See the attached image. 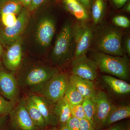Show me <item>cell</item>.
I'll use <instances>...</instances> for the list:
<instances>
[{
  "label": "cell",
  "mask_w": 130,
  "mask_h": 130,
  "mask_svg": "<svg viewBox=\"0 0 130 130\" xmlns=\"http://www.w3.org/2000/svg\"><path fill=\"white\" fill-rule=\"evenodd\" d=\"M59 72L56 67L35 62L22 64L15 75L20 88L37 94L50 79Z\"/></svg>",
  "instance_id": "obj_1"
},
{
  "label": "cell",
  "mask_w": 130,
  "mask_h": 130,
  "mask_svg": "<svg viewBox=\"0 0 130 130\" xmlns=\"http://www.w3.org/2000/svg\"><path fill=\"white\" fill-rule=\"evenodd\" d=\"M123 35V31L117 26L99 24L93 29L92 50L113 56H124L125 54L122 48Z\"/></svg>",
  "instance_id": "obj_2"
},
{
  "label": "cell",
  "mask_w": 130,
  "mask_h": 130,
  "mask_svg": "<svg viewBox=\"0 0 130 130\" xmlns=\"http://www.w3.org/2000/svg\"><path fill=\"white\" fill-rule=\"evenodd\" d=\"M75 51L72 25L70 21H67L56 37L50 54V60L54 64L59 67L64 66L71 62Z\"/></svg>",
  "instance_id": "obj_3"
},
{
  "label": "cell",
  "mask_w": 130,
  "mask_h": 130,
  "mask_svg": "<svg viewBox=\"0 0 130 130\" xmlns=\"http://www.w3.org/2000/svg\"><path fill=\"white\" fill-rule=\"evenodd\" d=\"M90 58L102 72L126 81L129 78L130 62L128 56H113L91 50Z\"/></svg>",
  "instance_id": "obj_4"
},
{
  "label": "cell",
  "mask_w": 130,
  "mask_h": 130,
  "mask_svg": "<svg viewBox=\"0 0 130 130\" xmlns=\"http://www.w3.org/2000/svg\"><path fill=\"white\" fill-rule=\"evenodd\" d=\"M30 12L28 9L24 7L18 15L17 21L14 25L0 29V43L3 47L6 48L22 37L29 21Z\"/></svg>",
  "instance_id": "obj_5"
},
{
  "label": "cell",
  "mask_w": 130,
  "mask_h": 130,
  "mask_svg": "<svg viewBox=\"0 0 130 130\" xmlns=\"http://www.w3.org/2000/svg\"><path fill=\"white\" fill-rule=\"evenodd\" d=\"M68 80L67 74L59 72L50 79L37 94L54 105L64 97Z\"/></svg>",
  "instance_id": "obj_6"
},
{
  "label": "cell",
  "mask_w": 130,
  "mask_h": 130,
  "mask_svg": "<svg viewBox=\"0 0 130 130\" xmlns=\"http://www.w3.org/2000/svg\"><path fill=\"white\" fill-rule=\"evenodd\" d=\"M56 30L55 19L51 16L42 17L38 22L34 37L36 43L43 50L48 49L51 46Z\"/></svg>",
  "instance_id": "obj_7"
},
{
  "label": "cell",
  "mask_w": 130,
  "mask_h": 130,
  "mask_svg": "<svg viewBox=\"0 0 130 130\" xmlns=\"http://www.w3.org/2000/svg\"><path fill=\"white\" fill-rule=\"evenodd\" d=\"M73 35L75 44L74 58L86 55L91 48L93 29L84 23L72 25Z\"/></svg>",
  "instance_id": "obj_8"
},
{
  "label": "cell",
  "mask_w": 130,
  "mask_h": 130,
  "mask_svg": "<svg viewBox=\"0 0 130 130\" xmlns=\"http://www.w3.org/2000/svg\"><path fill=\"white\" fill-rule=\"evenodd\" d=\"M8 115L10 125L14 130H39L28 113L25 97L16 103Z\"/></svg>",
  "instance_id": "obj_9"
},
{
  "label": "cell",
  "mask_w": 130,
  "mask_h": 130,
  "mask_svg": "<svg viewBox=\"0 0 130 130\" xmlns=\"http://www.w3.org/2000/svg\"><path fill=\"white\" fill-rule=\"evenodd\" d=\"M95 105V112L93 125L95 130L105 127L106 121L114 105L109 100L105 91H96L92 98Z\"/></svg>",
  "instance_id": "obj_10"
},
{
  "label": "cell",
  "mask_w": 130,
  "mask_h": 130,
  "mask_svg": "<svg viewBox=\"0 0 130 130\" xmlns=\"http://www.w3.org/2000/svg\"><path fill=\"white\" fill-rule=\"evenodd\" d=\"M20 90L15 73L6 69L0 61V93L8 101L16 103Z\"/></svg>",
  "instance_id": "obj_11"
},
{
  "label": "cell",
  "mask_w": 130,
  "mask_h": 130,
  "mask_svg": "<svg viewBox=\"0 0 130 130\" xmlns=\"http://www.w3.org/2000/svg\"><path fill=\"white\" fill-rule=\"evenodd\" d=\"M98 70L95 62L86 54L74 58L71 61L72 74L82 78L94 81Z\"/></svg>",
  "instance_id": "obj_12"
},
{
  "label": "cell",
  "mask_w": 130,
  "mask_h": 130,
  "mask_svg": "<svg viewBox=\"0 0 130 130\" xmlns=\"http://www.w3.org/2000/svg\"><path fill=\"white\" fill-rule=\"evenodd\" d=\"M23 39L20 38L3 51L2 62L5 68L16 73L23 63Z\"/></svg>",
  "instance_id": "obj_13"
},
{
  "label": "cell",
  "mask_w": 130,
  "mask_h": 130,
  "mask_svg": "<svg viewBox=\"0 0 130 130\" xmlns=\"http://www.w3.org/2000/svg\"><path fill=\"white\" fill-rule=\"evenodd\" d=\"M29 96L41 112L48 125L55 126L59 124L58 118L54 113L53 104L37 94H33Z\"/></svg>",
  "instance_id": "obj_14"
},
{
  "label": "cell",
  "mask_w": 130,
  "mask_h": 130,
  "mask_svg": "<svg viewBox=\"0 0 130 130\" xmlns=\"http://www.w3.org/2000/svg\"><path fill=\"white\" fill-rule=\"evenodd\" d=\"M69 82L76 88L85 98H93L96 91L93 81L71 74L68 77Z\"/></svg>",
  "instance_id": "obj_15"
},
{
  "label": "cell",
  "mask_w": 130,
  "mask_h": 130,
  "mask_svg": "<svg viewBox=\"0 0 130 130\" xmlns=\"http://www.w3.org/2000/svg\"><path fill=\"white\" fill-rule=\"evenodd\" d=\"M102 79L106 86L114 94L124 95L130 92V85L124 80L109 75H103Z\"/></svg>",
  "instance_id": "obj_16"
},
{
  "label": "cell",
  "mask_w": 130,
  "mask_h": 130,
  "mask_svg": "<svg viewBox=\"0 0 130 130\" xmlns=\"http://www.w3.org/2000/svg\"><path fill=\"white\" fill-rule=\"evenodd\" d=\"M25 103L28 113L35 124L39 130H45L47 124L30 96L25 97Z\"/></svg>",
  "instance_id": "obj_17"
},
{
  "label": "cell",
  "mask_w": 130,
  "mask_h": 130,
  "mask_svg": "<svg viewBox=\"0 0 130 130\" xmlns=\"http://www.w3.org/2000/svg\"><path fill=\"white\" fill-rule=\"evenodd\" d=\"M65 8L78 20L83 22L89 18L86 8L78 0H63Z\"/></svg>",
  "instance_id": "obj_18"
},
{
  "label": "cell",
  "mask_w": 130,
  "mask_h": 130,
  "mask_svg": "<svg viewBox=\"0 0 130 130\" xmlns=\"http://www.w3.org/2000/svg\"><path fill=\"white\" fill-rule=\"evenodd\" d=\"M53 110L60 125L66 124L72 116L70 104L64 97L54 104Z\"/></svg>",
  "instance_id": "obj_19"
},
{
  "label": "cell",
  "mask_w": 130,
  "mask_h": 130,
  "mask_svg": "<svg viewBox=\"0 0 130 130\" xmlns=\"http://www.w3.org/2000/svg\"><path fill=\"white\" fill-rule=\"evenodd\" d=\"M130 116L129 105H114L106 121L105 126L112 124L117 121Z\"/></svg>",
  "instance_id": "obj_20"
},
{
  "label": "cell",
  "mask_w": 130,
  "mask_h": 130,
  "mask_svg": "<svg viewBox=\"0 0 130 130\" xmlns=\"http://www.w3.org/2000/svg\"><path fill=\"white\" fill-rule=\"evenodd\" d=\"M23 6L20 0H0V15L19 14Z\"/></svg>",
  "instance_id": "obj_21"
},
{
  "label": "cell",
  "mask_w": 130,
  "mask_h": 130,
  "mask_svg": "<svg viewBox=\"0 0 130 130\" xmlns=\"http://www.w3.org/2000/svg\"><path fill=\"white\" fill-rule=\"evenodd\" d=\"M64 97L70 105L82 104L84 98L79 93L76 88L68 81Z\"/></svg>",
  "instance_id": "obj_22"
},
{
  "label": "cell",
  "mask_w": 130,
  "mask_h": 130,
  "mask_svg": "<svg viewBox=\"0 0 130 130\" xmlns=\"http://www.w3.org/2000/svg\"><path fill=\"white\" fill-rule=\"evenodd\" d=\"M104 0H95L91 7V15L93 23L97 25L102 20L105 10Z\"/></svg>",
  "instance_id": "obj_23"
},
{
  "label": "cell",
  "mask_w": 130,
  "mask_h": 130,
  "mask_svg": "<svg viewBox=\"0 0 130 130\" xmlns=\"http://www.w3.org/2000/svg\"><path fill=\"white\" fill-rule=\"evenodd\" d=\"M86 119L93 125L95 112V105L92 98H85L82 103Z\"/></svg>",
  "instance_id": "obj_24"
},
{
  "label": "cell",
  "mask_w": 130,
  "mask_h": 130,
  "mask_svg": "<svg viewBox=\"0 0 130 130\" xmlns=\"http://www.w3.org/2000/svg\"><path fill=\"white\" fill-rule=\"evenodd\" d=\"M16 103L5 100L0 95V116L8 115Z\"/></svg>",
  "instance_id": "obj_25"
},
{
  "label": "cell",
  "mask_w": 130,
  "mask_h": 130,
  "mask_svg": "<svg viewBox=\"0 0 130 130\" xmlns=\"http://www.w3.org/2000/svg\"><path fill=\"white\" fill-rule=\"evenodd\" d=\"M17 19L18 16L12 13L0 15V21L3 27H10L14 25Z\"/></svg>",
  "instance_id": "obj_26"
},
{
  "label": "cell",
  "mask_w": 130,
  "mask_h": 130,
  "mask_svg": "<svg viewBox=\"0 0 130 130\" xmlns=\"http://www.w3.org/2000/svg\"><path fill=\"white\" fill-rule=\"evenodd\" d=\"M112 22L116 26L120 28H127L130 27L129 19L126 16L123 15H117L114 17Z\"/></svg>",
  "instance_id": "obj_27"
},
{
  "label": "cell",
  "mask_w": 130,
  "mask_h": 130,
  "mask_svg": "<svg viewBox=\"0 0 130 130\" xmlns=\"http://www.w3.org/2000/svg\"><path fill=\"white\" fill-rule=\"evenodd\" d=\"M72 116L80 120L86 119L82 104L70 105Z\"/></svg>",
  "instance_id": "obj_28"
},
{
  "label": "cell",
  "mask_w": 130,
  "mask_h": 130,
  "mask_svg": "<svg viewBox=\"0 0 130 130\" xmlns=\"http://www.w3.org/2000/svg\"><path fill=\"white\" fill-rule=\"evenodd\" d=\"M70 130H80V120L72 116L66 123Z\"/></svg>",
  "instance_id": "obj_29"
},
{
  "label": "cell",
  "mask_w": 130,
  "mask_h": 130,
  "mask_svg": "<svg viewBox=\"0 0 130 130\" xmlns=\"http://www.w3.org/2000/svg\"><path fill=\"white\" fill-rule=\"evenodd\" d=\"M46 0H31L28 8L30 12H32L37 9Z\"/></svg>",
  "instance_id": "obj_30"
},
{
  "label": "cell",
  "mask_w": 130,
  "mask_h": 130,
  "mask_svg": "<svg viewBox=\"0 0 130 130\" xmlns=\"http://www.w3.org/2000/svg\"><path fill=\"white\" fill-rule=\"evenodd\" d=\"M80 130H95L92 124L87 119L80 120Z\"/></svg>",
  "instance_id": "obj_31"
},
{
  "label": "cell",
  "mask_w": 130,
  "mask_h": 130,
  "mask_svg": "<svg viewBox=\"0 0 130 130\" xmlns=\"http://www.w3.org/2000/svg\"><path fill=\"white\" fill-rule=\"evenodd\" d=\"M127 126V124L125 123H119L103 130H125Z\"/></svg>",
  "instance_id": "obj_32"
},
{
  "label": "cell",
  "mask_w": 130,
  "mask_h": 130,
  "mask_svg": "<svg viewBox=\"0 0 130 130\" xmlns=\"http://www.w3.org/2000/svg\"><path fill=\"white\" fill-rule=\"evenodd\" d=\"M123 45H122V48L124 53H126L128 55H130V38L128 37L125 40Z\"/></svg>",
  "instance_id": "obj_33"
},
{
  "label": "cell",
  "mask_w": 130,
  "mask_h": 130,
  "mask_svg": "<svg viewBox=\"0 0 130 130\" xmlns=\"http://www.w3.org/2000/svg\"><path fill=\"white\" fill-rule=\"evenodd\" d=\"M129 0H112L114 5L118 8L123 7Z\"/></svg>",
  "instance_id": "obj_34"
},
{
  "label": "cell",
  "mask_w": 130,
  "mask_h": 130,
  "mask_svg": "<svg viewBox=\"0 0 130 130\" xmlns=\"http://www.w3.org/2000/svg\"><path fill=\"white\" fill-rule=\"evenodd\" d=\"M7 116H0V130H5L7 122Z\"/></svg>",
  "instance_id": "obj_35"
},
{
  "label": "cell",
  "mask_w": 130,
  "mask_h": 130,
  "mask_svg": "<svg viewBox=\"0 0 130 130\" xmlns=\"http://www.w3.org/2000/svg\"><path fill=\"white\" fill-rule=\"evenodd\" d=\"M85 8H88L90 5V0H78Z\"/></svg>",
  "instance_id": "obj_36"
},
{
  "label": "cell",
  "mask_w": 130,
  "mask_h": 130,
  "mask_svg": "<svg viewBox=\"0 0 130 130\" xmlns=\"http://www.w3.org/2000/svg\"><path fill=\"white\" fill-rule=\"evenodd\" d=\"M123 10V11L130 13V2L129 0L128 1V2L126 3L125 5L124 6Z\"/></svg>",
  "instance_id": "obj_37"
},
{
  "label": "cell",
  "mask_w": 130,
  "mask_h": 130,
  "mask_svg": "<svg viewBox=\"0 0 130 130\" xmlns=\"http://www.w3.org/2000/svg\"><path fill=\"white\" fill-rule=\"evenodd\" d=\"M20 1L23 4L24 7L28 9L30 5L31 0H20Z\"/></svg>",
  "instance_id": "obj_38"
},
{
  "label": "cell",
  "mask_w": 130,
  "mask_h": 130,
  "mask_svg": "<svg viewBox=\"0 0 130 130\" xmlns=\"http://www.w3.org/2000/svg\"><path fill=\"white\" fill-rule=\"evenodd\" d=\"M3 51H4V50L3 49V47L0 43V61H2V58Z\"/></svg>",
  "instance_id": "obj_39"
},
{
  "label": "cell",
  "mask_w": 130,
  "mask_h": 130,
  "mask_svg": "<svg viewBox=\"0 0 130 130\" xmlns=\"http://www.w3.org/2000/svg\"><path fill=\"white\" fill-rule=\"evenodd\" d=\"M58 130H70L68 128L66 124H65L60 125L59 129Z\"/></svg>",
  "instance_id": "obj_40"
},
{
  "label": "cell",
  "mask_w": 130,
  "mask_h": 130,
  "mask_svg": "<svg viewBox=\"0 0 130 130\" xmlns=\"http://www.w3.org/2000/svg\"><path fill=\"white\" fill-rule=\"evenodd\" d=\"M125 130H130V126L127 125L125 128Z\"/></svg>",
  "instance_id": "obj_41"
},
{
  "label": "cell",
  "mask_w": 130,
  "mask_h": 130,
  "mask_svg": "<svg viewBox=\"0 0 130 130\" xmlns=\"http://www.w3.org/2000/svg\"><path fill=\"white\" fill-rule=\"evenodd\" d=\"M51 130H58L57 129H56V128H54L53 129H51Z\"/></svg>",
  "instance_id": "obj_42"
},
{
  "label": "cell",
  "mask_w": 130,
  "mask_h": 130,
  "mask_svg": "<svg viewBox=\"0 0 130 130\" xmlns=\"http://www.w3.org/2000/svg\"><path fill=\"white\" fill-rule=\"evenodd\" d=\"M0 94H1V93H0Z\"/></svg>",
  "instance_id": "obj_43"
}]
</instances>
